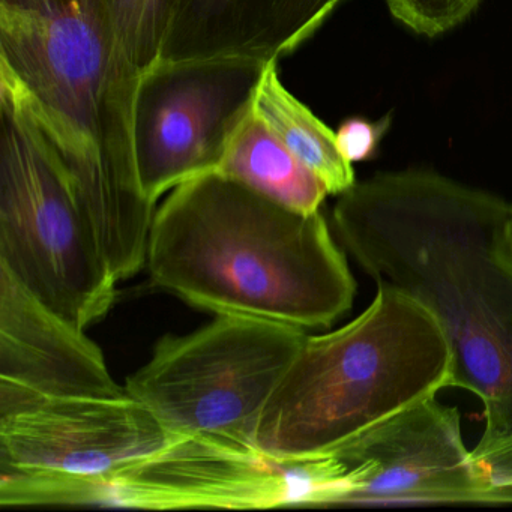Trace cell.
I'll list each match as a JSON object with an SVG mask.
<instances>
[{
	"label": "cell",
	"mask_w": 512,
	"mask_h": 512,
	"mask_svg": "<svg viewBox=\"0 0 512 512\" xmlns=\"http://www.w3.org/2000/svg\"><path fill=\"white\" fill-rule=\"evenodd\" d=\"M344 478L334 454L275 461L182 437L113 476L98 505L136 509H268L326 506Z\"/></svg>",
	"instance_id": "obj_9"
},
{
	"label": "cell",
	"mask_w": 512,
	"mask_h": 512,
	"mask_svg": "<svg viewBox=\"0 0 512 512\" xmlns=\"http://www.w3.org/2000/svg\"><path fill=\"white\" fill-rule=\"evenodd\" d=\"M175 0H110L125 73L134 86L157 64Z\"/></svg>",
	"instance_id": "obj_15"
},
{
	"label": "cell",
	"mask_w": 512,
	"mask_h": 512,
	"mask_svg": "<svg viewBox=\"0 0 512 512\" xmlns=\"http://www.w3.org/2000/svg\"><path fill=\"white\" fill-rule=\"evenodd\" d=\"M386 4L410 31L436 37L463 23L481 0H386Z\"/></svg>",
	"instance_id": "obj_16"
},
{
	"label": "cell",
	"mask_w": 512,
	"mask_h": 512,
	"mask_svg": "<svg viewBox=\"0 0 512 512\" xmlns=\"http://www.w3.org/2000/svg\"><path fill=\"white\" fill-rule=\"evenodd\" d=\"M307 335L274 320L217 316L190 334L161 337L125 391L179 436L260 454L263 410Z\"/></svg>",
	"instance_id": "obj_6"
},
{
	"label": "cell",
	"mask_w": 512,
	"mask_h": 512,
	"mask_svg": "<svg viewBox=\"0 0 512 512\" xmlns=\"http://www.w3.org/2000/svg\"><path fill=\"white\" fill-rule=\"evenodd\" d=\"M344 0H175L158 61L280 62Z\"/></svg>",
	"instance_id": "obj_12"
},
{
	"label": "cell",
	"mask_w": 512,
	"mask_h": 512,
	"mask_svg": "<svg viewBox=\"0 0 512 512\" xmlns=\"http://www.w3.org/2000/svg\"><path fill=\"white\" fill-rule=\"evenodd\" d=\"M472 457L487 484V503L512 502V437Z\"/></svg>",
	"instance_id": "obj_18"
},
{
	"label": "cell",
	"mask_w": 512,
	"mask_h": 512,
	"mask_svg": "<svg viewBox=\"0 0 512 512\" xmlns=\"http://www.w3.org/2000/svg\"><path fill=\"white\" fill-rule=\"evenodd\" d=\"M511 205L430 172L383 173L340 194L332 223L376 281L433 314L448 338V386L484 404L472 454L512 437V266L502 251Z\"/></svg>",
	"instance_id": "obj_1"
},
{
	"label": "cell",
	"mask_w": 512,
	"mask_h": 512,
	"mask_svg": "<svg viewBox=\"0 0 512 512\" xmlns=\"http://www.w3.org/2000/svg\"><path fill=\"white\" fill-rule=\"evenodd\" d=\"M217 172L302 214L319 212L329 194L322 179L290 152L254 107L230 140Z\"/></svg>",
	"instance_id": "obj_13"
},
{
	"label": "cell",
	"mask_w": 512,
	"mask_h": 512,
	"mask_svg": "<svg viewBox=\"0 0 512 512\" xmlns=\"http://www.w3.org/2000/svg\"><path fill=\"white\" fill-rule=\"evenodd\" d=\"M269 62L244 58L158 61L140 76L133 149L140 185L157 205L173 188L217 172L250 115Z\"/></svg>",
	"instance_id": "obj_8"
},
{
	"label": "cell",
	"mask_w": 512,
	"mask_h": 512,
	"mask_svg": "<svg viewBox=\"0 0 512 512\" xmlns=\"http://www.w3.org/2000/svg\"><path fill=\"white\" fill-rule=\"evenodd\" d=\"M0 86L58 152L116 280L139 274L157 205L134 160L136 86L110 0H0Z\"/></svg>",
	"instance_id": "obj_2"
},
{
	"label": "cell",
	"mask_w": 512,
	"mask_h": 512,
	"mask_svg": "<svg viewBox=\"0 0 512 512\" xmlns=\"http://www.w3.org/2000/svg\"><path fill=\"white\" fill-rule=\"evenodd\" d=\"M0 266L41 304L86 329L119 283L76 185L23 101L0 86Z\"/></svg>",
	"instance_id": "obj_5"
},
{
	"label": "cell",
	"mask_w": 512,
	"mask_h": 512,
	"mask_svg": "<svg viewBox=\"0 0 512 512\" xmlns=\"http://www.w3.org/2000/svg\"><path fill=\"white\" fill-rule=\"evenodd\" d=\"M391 127V115L377 122L362 118L346 119L335 131L338 149L349 163H361L376 155L380 140Z\"/></svg>",
	"instance_id": "obj_17"
},
{
	"label": "cell",
	"mask_w": 512,
	"mask_h": 512,
	"mask_svg": "<svg viewBox=\"0 0 512 512\" xmlns=\"http://www.w3.org/2000/svg\"><path fill=\"white\" fill-rule=\"evenodd\" d=\"M451 349L419 302L377 286L353 322L307 335L269 398L257 448L275 461L328 454L382 419L448 388Z\"/></svg>",
	"instance_id": "obj_4"
},
{
	"label": "cell",
	"mask_w": 512,
	"mask_h": 512,
	"mask_svg": "<svg viewBox=\"0 0 512 512\" xmlns=\"http://www.w3.org/2000/svg\"><path fill=\"white\" fill-rule=\"evenodd\" d=\"M331 454L346 469L331 505L487 503V484L461 436L460 412L436 395L371 425Z\"/></svg>",
	"instance_id": "obj_10"
},
{
	"label": "cell",
	"mask_w": 512,
	"mask_h": 512,
	"mask_svg": "<svg viewBox=\"0 0 512 512\" xmlns=\"http://www.w3.org/2000/svg\"><path fill=\"white\" fill-rule=\"evenodd\" d=\"M254 112L275 136L313 170L329 194L346 193L356 184L353 164L341 154L337 137L280 79L278 62H269L257 89Z\"/></svg>",
	"instance_id": "obj_14"
},
{
	"label": "cell",
	"mask_w": 512,
	"mask_h": 512,
	"mask_svg": "<svg viewBox=\"0 0 512 512\" xmlns=\"http://www.w3.org/2000/svg\"><path fill=\"white\" fill-rule=\"evenodd\" d=\"M502 251L506 262L512 266V206L508 220H506L505 227H503Z\"/></svg>",
	"instance_id": "obj_19"
},
{
	"label": "cell",
	"mask_w": 512,
	"mask_h": 512,
	"mask_svg": "<svg viewBox=\"0 0 512 512\" xmlns=\"http://www.w3.org/2000/svg\"><path fill=\"white\" fill-rule=\"evenodd\" d=\"M182 437L128 394L29 398L0 413V505H98L113 476Z\"/></svg>",
	"instance_id": "obj_7"
},
{
	"label": "cell",
	"mask_w": 512,
	"mask_h": 512,
	"mask_svg": "<svg viewBox=\"0 0 512 512\" xmlns=\"http://www.w3.org/2000/svg\"><path fill=\"white\" fill-rule=\"evenodd\" d=\"M100 347L0 266V413L34 397H122Z\"/></svg>",
	"instance_id": "obj_11"
},
{
	"label": "cell",
	"mask_w": 512,
	"mask_h": 512,
	"mask_svg": "<svg viewBox=\"0 0 512 512\" xmlns=\"http://www.w3.org/2000/svg\"><path fill=\"white\" fill-rule=\"evenodd\" d=\"M146 269L191 307L302 329L328 328L356 293L320 211H293L218 172L173 188L157 206Z\"/></svg>",
	"instance_id": "obj_3"
}]
</instances>
